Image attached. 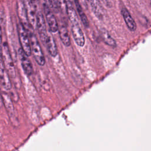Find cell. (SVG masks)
Returning a JSON list of instances; mask_svg holds the SVG:
<instances>
[{
  "label": "cell",
  "instance_id": "7c38bea8",
  "mask_svg": "<svg viewBox=\"0 0 151 151\" xmlns=\"http://www.w3.org/2000/svg\"><path fill=\"white\" fill-rule=\"evenodd\" d=\"M121 14L128 29L132 32L135 31L137 25L129 11L126 8L123 7L121 9Z\"/></svg>",
  "mask_w": 151,
  "mask_h": 151
},
{
  "label": "cell",
  "instance_id": "e0dca14e",
  "mask_svg": "<svg viewBox=\"0 0 151 151\" xmlns=\"http://www.w3.org/2000/svg\"><path fill=\"white\" fill-rule=\"evenodd\" d=\"M102 39L104 42L113 48H115L117 46L116 40L110 35V34L106 30H103L101 33Z\"/></svg>",
  "mask_w": 151,
  "mask_h": 151
},
{
  "label": "cell",
  "instance_id": "8fae6325",
  "mask_svg": "<svg viewBox=\"0 0 151 151\" xmlns=\"http://www.w3.org/2000/svg\"><path fill=\"white\" fill-rule=\"evenodd\" d=\"M2 100L4 101V106L8 112V114L12 122H15V120H17L15 114V109L9 96L5 93L2 94Z\"/></svg>",
  "mask_w": 151,
  "mask_h": 151
},
{
  "label": "cell",
  "instance_id": "ffe728a7",
  "mask_svg": "<svg viewBox=\"0 0 151 151\" xmlns=\"http://www.w3.org/2000/svg\"><path fill=\"white\" fill-rule=\"evenodd\" d=\"M54 5L55 6H57V8H61V6H62V0H53Z\"/></svg>",
  "mask_w": 151,
  "mask_h": 151
},
{
  "label": "cell",
  "instance_id": "44dd1931",
  "mask_svg": "<svg viewBox=\"0 0 151 151\" xmlns=\"http://www.w3.org/2000/svg\"><path fill=\"white\" fill-rule=\"evenodd\" d=\"M103 4L105 5V6H106L108 8H110L111 6V1L110 0H101Z\"/></svg>",
  "mask_w": 151,
  "mask_h": 151
},
{
  "label": "cell",
  "instance_id": "4fadbf2b",
  "mask_svg": "<svg viewBox=\"0 0 151 151\" xmlns=\"http://www.w3.org/2000/svg\"><path fill=\"white\" fill-rule=\"evenodd\" d=\"M58 32L60 40L64 46L68 47L71 45V40L68 30L67 26L61 24L58 27Z\"/></svg>",
  "mask_w": 151,
  "mask_h": 151
},
{
  "label": "cell",
  "instance_id": "8992f818",
  "mask_svg": "<svg viewBox=\"0 0 151 151\" xmlns=\"http://www.w3.org/2000/svg\"><path fill=\"white\" fill-rule=\"evenodd\" d=\"M36 28L37 29L41 41L44 42L48 35V31L46 28L45 19L41 12H38L37 14Z\"/></svg>",
  "mask_w": 151,
  "mask_h": 151
},
{
  "label": "cell",
  "instance_id": "30bf717a",
  "mask_svg": "<svg viewBox=\"0 0 151 151\" xmlns=\"http://www.w3.org/2000/svg\"><path fill=\"white\" fill-rule=\"evenodd\" d=\"M50 32H48V35L43 44L45 45L49 54L51 57H55L58 54L57 46L52 35Z\"/></svg>",
  "mask_w": 151,
  "mask_h": 151
},
{
  "label": "cell",
  "instance_id": "ba28073f",
  "mask_svg": "<svg viewBox=\"0 0 151 151\" xmlns=\"http://www.w3.org/2000/svg\"><path fill=\"white\" fill-rule=\"evenodd\" d=\"M17 13H18V18L19 19L20 22L24 25L25 28L27 30L28 29L29 31V28L32 29L29 24L27 9H26V7H25V5L24 0L18 3Z\"/></svg>",
  "mask_w": 151,
  "mask_h": 151
},
{
  "label": "cell",
  "instance_id": "9a60e30c",
  "mask_svg": "<svg viewBox=\"0 0 151 151\" xmlns=\"http://www.w3.org/2000/svg\"><path fill=\"white\" fill-rule=\"evenodd\" d=\"M65 8H66V12H67L68 18L70 21L71 22V24H79L77 14L76 12L75 9L74 8V7L71 4V2L66 1Z\"/></svg>",
  "mask_w": 151,
  "mask_h": 151
},
{
  "label": "cell",
  "instance_id": "ac0fdd59",
  "mask_svg": "<svg viewBox=\"0 0 151 151\" xmlns=\"http://www.w3.org/2000/svg\"><path fill=\"white\" fill-rule=\"evenodd\" d=\"M28 2L35 9L38 10L39 6V0H27Z\"/></svg>",
  "mask_w": 151,
  "mask_h": 151
},
{
  "label": "cell",
  "instance_id": "6da1fadb",
  "mask_svg": "<svg viewBox=\"0 0 151 151\" xmlns=\"http://www.w3.org/2000/svg\"><path fill=\"white\" fill-rule=\"evenodd\" d=\"M29 32L31 41L32 54L34 58V60H35V62L39 65L44 66L45 64V58L43 51L42 50L41 47L35 34L30 31Z\"/></svg>",
  "mask_w": 151,
  "mask_h": 151
},
{
  "label": "cell",
  "instance_id": "2e32d148",
  "mask_svg": "<svg viewBox=\"0 0 151 151\" xmlns=\"http://www.w3.org/2000/svg\"><path fill=\"white\" fill-rule=\"evenodd\" d=\"M74 3H75V5H76L77 11L78 12V14L80 18V19H81V21L82 24H83L84 27H86L87 28H88L89 22H88V18H87L86 14L84 13L83 8L81 7V5L80 3L79 0H74Z\"/></svg>",
  "mask_w": 151,
  "mask_h": 151
},
{
  "label": "cell",
  "instance_id": "603a6c76",
  "mask_svg": "<svg viewBox=\"0 0 151 151\" xmlns=\"http://www.w3.org/2000/svg\"><path fill=\"white\" fill-rule=\"evenodd\" d=\"M66 1H70V2H71V0H66Z\"/></svg>",
  "mask_w": 151,
  "mask_h": 151
},
{
  "label": "cell",
  "instance_id": "9c48e42d",
  "mask_svg": "<svg viewBox=\"0 0 151 151\" xmlns=\"http://www.w3.org/2000/svg\"><path fill=\"white\" fill-rule=\"evenodd\" d=\"M1 84L2 88L5 90L9 91L11 89L12 85L9 78V74L6 69L2 59L1 61Z\"/></svg>",
  "mask_w": 151,
  "mask_h": 151
},
{
  "label": "cell",
  "instance_id": "3957f363",
  "mask_svg": "<svg viewBox=\"0 0 151 151\" xmlns=\"http://www.w3.org/2000/svg\"><path fill=\"white\" fill-rule=\"evenodd\" d=\"M1 58L3 60L4 65L7 70L10 77H11L12 78H14L16 76L15 68L12 57L11 55L8 45L6 42H4L2 43Z\"/></svg>",
  "mask_w": 151,
  "mask_h": 151
},
{
  "label": "cell",
  "instance_id": "52a82bcc",
  "mask_svg": "<svg viewBox=\"0 0 151 151\" xmlns=\"http://www.w3.org/2000/svg\"><path fill=\"white\" fill-rule=\"evenodd\" d=\"M71 30L76 44L80 47H84L86 43V39L79 24H71Z\"/></svg>",
  "mask_w": 151,
  "mask_h": 151
},
{
  "label": "cell",
  "instance_id": "277c9868",
  "mask_svg": "<svg viewBox=\"0 0 151 151\" xmlns=\"http://www.w3.org/2000/svg\"><path fill=\"white\" fill-rule=\"evenodd\" d=\"M44 11L50 31L53 33L56 32L57 31H58L59 26L55 15L51 11V8L45 4L44 5Z\"/></svg>",
  "mask_w": 151,
  "mask_h": 151
},
{
  "label": "cell",
  "instance_id": "5bb4252c",
  "mask_svg": "<svg viewBox=\"0 0 151 151\" xmlns=\"http://www.w3.org/2000/svg\"><path fill=\"white\" fill-rule=\"evenodd\" d=\"M91 9L96 17L100 20L103 18V8L100 0H90Z\"/></svg>",
  "mask_w": 151,
  "mask_h": 151
},
{
  "label": "cell",
  "instance_id": "d6986e66",
  "mask_svg": "<svg viewBox=\"0 0 151 151\" xmlns=\"http://www.w3.org/2000/svg\"><path fill=\"white\" fill-rule=\"evenodd\" d=\"M45 1V4H47L50 8H54L55 6L53 0H44Z\"/></svg>",
  "mask_w": 151,
  "mask_h": 151
},
{
  "label": "cell",
  "instance_id": "5b68a950",
  "mask_svg": "<svg viewBox=\"0 0 151 151\" xmlns=\"http://www.w3.org/2000/svg\"><path fill=\"white\" fill-rule=\"evenodd\" d=\"M18 55L24 73L28 76H31L33 73V67L31 62L28 58V56L26 55L21 48L18 49Z\"/></svg>",
  "mask_w": 151,
  "mask_h": 151
},
{
  "label": "cell",
  "instance_id": "7402d4cb",
  "mask_svg": "<svg viewBox=\"0 0 151 151\" xmlns=\"http://www.w3.org/2000/svg\"><path fill=\"white\" fill-rule=\"evenodd\" d=\"M80 1L81 2V4H83V5L85 6L86 8H87L88 4V2H90V0H80Z\"/></svg>",
  "mask_w": 151,
  "mask_h": 151
},
{
  "label": "cell",
  "instance_id": "cb8c5ba5",
  "mask_svg": "<svg viewBox=\"0 0 151 151\" xmlns=\"http://www.w3.org/2000/svg\"><path fill=\"white\" fill-rule=\"evenodd\" d=\"M150 5H151V0H150Z\"/></svg>",
  "mask_w": 151,
  "mask_h": 151
},
{
  "label": "cell",
  "instance_id": "7a4b0ae2",
  "mask_svg": "<svg viewBox=\"0 0 151 151\" xmlns=\"http://www.w3.org/2000/svg\"><path fill=\"white\" fill-rule=\"evenodd\" d=\"M17 30L19 38V41L21 47L26 55L28 57L32 54L31 41L29 35L28 33V30L25 28L24 25L19 22L17 25Z\"/></svg>",
  "mask_w": 151,
  "mask_h": 151
}]
</instances>
